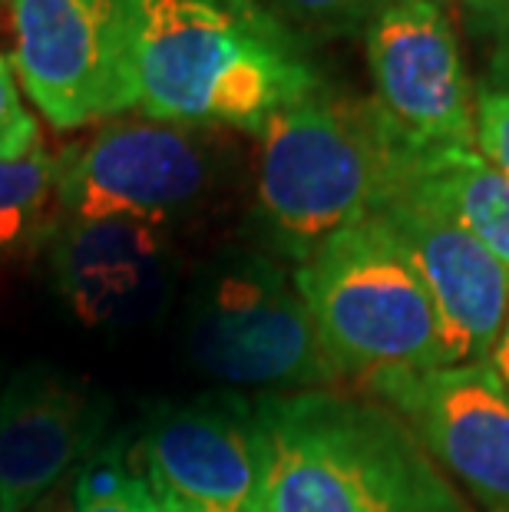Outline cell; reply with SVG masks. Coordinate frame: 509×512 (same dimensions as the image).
I'll list each match as a JSON object with an SVG mask.
<instances>
[{"mask_svg": "<svg viewBox=\"0 0 509 512\" xmlns=\"http://www.w3.org/2000/svg\"><path fill=\"white\" fill-rule=\"evenodd\" d=\"M252 413L262 460L255 512H473L381 400L301 390L258 400Z\"/></svg>", "mask_w": 509, "mask_h": 512, "instance_id": "obj_1", "label": "cell"}, {"mask_svg": "<svg viewBox=\"0 0 509 512\" xmlns=\"http://www.w3.org/2000/svg\"><path fill=\"white\" fill-rule=\"evenodd\" d=\"M258 212L298 265L391 202L414 149L374 100L318 86L262 126Z\"/></svg>", "mask_w": 509, "mask_h": 512, "instance_id": "obj_2", "label": "cell"}, {"mask_svg": "<svg viewBox=\"0 0 509 512\" xmlns=\"http://www.w3.org/2000/svg\"><path fill=\"white\" fill-rule=\"evenodd\" d=\"M139 103L149 119L179 126H235L262 133L288 103L318 90L308 60L205 0H153L136 60Z\"/></svg>", "mask_w": 509, "mask_h": 512, "instance_id": "obj_3", "label": "cell"}, {"mask_svg": "<svg viewBox=\"0 0 509 512\" xmlns=\"http://www.w3.org/2000/svg\"><path fill=\"white\" fill-rule=\"evenodd\" d=\"M295 285L341 377H361L367 387L447 364L424 278L377 215L314 248L295 268Z\"/></svg>", "mask_w": 509, "mask_h": 512, "instance_id": "obj_4", "label": "cell"}, {"mask_svg": "<svg viewBox=\"0 0 509 512\" xmlns=\"http://www.w3.org/2000/svg\"><path fill=\"white\" fill-rule=\"evenodd\" d=\"M14 70L57 129L136 110L139 40L153 0H7Z\"/></svg>", "mask_w": 509, "mask_h": 512, "instance_id": "obj_5", "label": "cell"}, {"mask_svg": "<svg viewBox=\"0 0 509 512\" xmlns=\"http://www.w3.org/2000/svg\"><path fill=\"white\" fill-rule=\"evenodd\" d=\"M189 354L232 387L278 394L331 390L341 380L311 311L275 261L242 255L205 278L189 318Z\"/></svg>", "mask_w": 509, "mask_h": 512, "instance_id": "obj_6", "label": "cell"}, {"mask_svg": "<svg viewBox=\"0 0 509 512\" xmlns=\"http://www.w3.org/2000/svg\"><path fill=\"white\" fill-rule=\"evenodd\" d=\"M215 182L209 133L149 116H113L83 146L60 152V209L70 222L166 225Z\"/></svg>", "mask_w": 509, "mask_h": 512, "instance_id": "obj_7", "label": "cell"}, {"mask_svg": "<svg viewBox=\"0 0 509 512\" xmlns=\"http://www.w3.org/2000/svg\"><path fill=\"white\" fill-rule=\"evenodd\" d=\"M424 443L450 483L486 512H509V387L490 364H443L367 384Z\"/></svg>", "mask_w": 509, "mask_h": 512, "instance_id": "obj_8", "label": "cell"}, {"mask_svg": "<svg viewBox=\"0 0 509 512\" xmlns=\"http://www.w3.org/2000/svg\"><path fill=\"white\" fill-rule=\"evenodd\" d=\"M374 103L414 149H476V100L447 14L394 0L364 30Z\"/></svg>", "mask_w": 509, "mask_h": 512, "instance_id": "obj_9", "label": "cell"}, {"mask_svg": "<svg viewBox=\"0 0 509 512\" xmlns=\"http://www.w3.org/2000/svg\"><path fill=\"white\" fill-rule=\"evenodd\" d=\"M143 476L166 512H255L262 460L238 397L166 403L143 430Z\"/></svg>", "mask_w": 509, "mask_h": 512, "instance_id": "obj_10", "label": "cell"}, {"mask_svg": "<svg viewBox=\"0 0 509 512\" xmlns=\"http://www.w3.org/2000/svg\"><path fill=\"white\" fill-rule=\"evenodd\" d=\"M377 219L424 278L443 331V361H486L509 308V268L467 228L404 185H397Z\"/></svg>", "mask_w": 509, "mask_h": 512, "instance_id": "obj_11", "label": "cell"}, {"mask_svg": "<svg viewBox=\"0 0 509 512\" xmlns=\"http://www.w3.org/2000/svg\"><path fill=\"white\" fill-rule=\"evenodd\" d=\"M106 407L83 380L24 367L0 390V512H30L103 437Z\"/></svg>", "mask_w": 509, "mask_h": 512, "instance_id": "obj_12", "label": "cell"}, {"mask_svg": "<svg viewBox=\"0 0 509 512\" xmlns=\"http://www.w3.org/2000/svg\"><path fill=\"white\" fill-rule=\"evenodd\" d=\"M166 225L139 219L67 222L50 248L53 281L86 328L136 318L166 275Z\"/></svg>", "mask_w": 509, "mask_h": 512, "instance_id": "obj_13", "label": "cell"}, {"mask_svg": "<svg viewBox=\"0 0 509 512\" xmlns=\"http://www.w3.org/2000/svg\"><path fill=\"white\" fill-rule=\"evenodd\" d=\"M400 185L486 245L509 268V176L476 149H410Z\"/></svg>", "mask_w": 509, "mask_h": 512, "instance_id": "obj_14", "label": "cell"}, {"mask_svg": "<svg viewBox=\"0 0 509 512\" xmlns=\"http://www.w3.org/2000/svg\"><path fill=\"white\" fill-rule=\"evenodd\" d=\"M391 4L394 0H219L238 24L301 60L324 43L361 34Z\"/></svg>", "mask_w": 509, "mask_h": 512, "instance_id": "obj_15", "label": "cell"}, {"mask_svg": "<svg viewBox=\"0 0 509 512\" xmlns=\"http://www.w3.org/2000/svg\"><path fill=\"white\" fill-rule=\"evenodd\" d=\"M60 156L47 149L30 152L24 159H0V255L57 235L53 215L60 209Z\"/></svg>", "mask_w": 509, "mask_h": 512, "instance_id": "obj_16", "label": "cell"}, {"mask_svg": "<svg viewBox=\"0 0 509 512\" xmlns=\"http://www.w3.org/2000/svg\"><path fill=\"white\" fill-rule=\"evenodd\" d=\"M67 512H166L146 476L126 460L123 443H100L86 456Z\"/></svg>", "mask_w": 509, "mask_h": 512, "instance_id": "obj_17", "label": "cell"}, {"mask_svg": "<svg viewBox=\"0 0 509 512\" xmlns=\"http://www.w3.org/2000/svg\"><path fill=\"white\" fill-rule=\"evenodd\" d=\"M463 17L486 53V80L509 90V0H463Z\"/></svg>", "mask_w": 509, "mask_h": 512, "instance_id": "obj_18", "label": "cell"}, {"mask_svg": "<svg viewBox=\"0 0 509 512\" xmlns=\"http://www.w3.org/2000/svg\"><path fill=\"white\" fill-rule=\"evenodd\" d=\"M476 100V146L486 162L509 176V90L490 80L473 93Z\"/></svg>", "mask_w": 509, "mask_h": 512, "instance_id": "obj_19", "label": "cell"}, {"mask_svg": "<svg viewBox=\"0 0 509 512\" xmlns=\"http://www.w3.org/2000/svg\"><path fill=\"white\" fill-rule=\"evenodd\" d=\"M40 149V126L27 113L7 60L0 57V159H24Z\"/></svg>", "mask_w": 509, "mask_h": 512, "instance_id": "obj_20", "label": "cell"}, {"mask_svg": "<svg viewBox=\"0 0 509 512\" xmlns=\"http://www.w3.org/2000/svg\"><path fill=\"white\" fill-rule=\"evenodd\" d=\"M486 364H490L493 374L500 377L503 384L509 387V308H506V318H503L500 337H496V344H493L490 357H486Z\"/></svg>", "mask_w": 509, "mask_h": 512, "instance_id": "obj_21", "label": "cell"}, {"mask_svg": "<svg viewBox=\"0 0 509 512\" xmlns=\"http://www.w3.org/2000/svg\"><path fill=\"white\" fill-rule=\"evenodd\" d=\"M205 4H219V0H205Z\"/></svg>", "mask_w": 509, "mask_h": 512, "instance_id": "obj_22", "label": "cell"}]
</instances>
